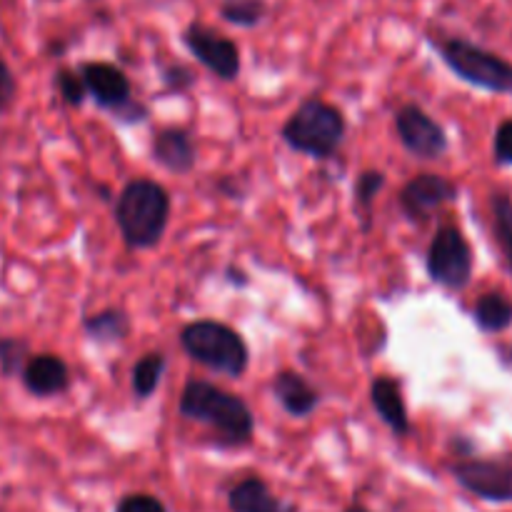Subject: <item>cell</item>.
<instances>
[{
	"instance_id": "2e32d148",
	"label": "cell",
	"mask_w": 512,
	"mask_h": 512,
	"mask_svg": "<svg viewBox=\"0 0 512 512\" xmlns=\"http://www.w3.org/2000/svg\"><path fill=\"white\" fill-rule=\"evenodd\" d=\"M228 508L233 512H298L293 503L275 498L260 478L240 480L228 493Z\"/></svg>"
},
{
	"instance_id": "484cf974",
	"label": "cell",
	"mask_w": 512,
	"mask_h": 512,
	"mask_svg": "<svg viewBox=\"0 0 512 512\" xmlns=\"http://www.w3.org/2000/svg\"><path fill=\"white\" fill-rule=\"evenodd\" d=\"M493 153L498 165H512V120H503L495 130Z\"/></svg>"
},
{
	"instance_id": "7402d4cb",
	"label": "cell",
	"mask_w": 512,
	"mask_h": 512,
	"mask_svg": "<svg viewBox=\"0 0 512 512\" xmlns=\"http://www.w3.org/2000/svg\"><path fill=\"white\" fill-rule=\"evenodd\" d=\"M268 15L265 0H223L220 3V18L238 28H255Z\"/></svg>"
},
{
	"instance_id": "5b68a950",
	"label": "cell",
	"mask_w": 512,
	"mask_h": 512,
	"mask_svg": "<svg viewBox=\"0 0 512 512\" xmlns=\"http://www.w3.org/2000/svg\"><path fill=\"white\" fill-rule=\"evenodd\" d=\"M440 58L465 83L498 95H512V63L498 53L463 38H445L438 43Z\"/></svg>"
},
{
	"instance_id": "83f0119b",
	"label": "cell",
	"mask_w": 512,
	"mask_h": 512,
	"mask_svg": "<svg viewBox=\"0 0 512 512\" xmlns=\"http://www.w3.org/2000/svg\"><path fill=\"white\" fill-rule=\"evenodd\" d=\"M15 90H18V83H15V75L10 70V65L5 63L3 55H0V110L8 108L15 98Z\"/></svg>"
},
{
	"instance_id": "9a60e30c",
	"label": "cell",
	"mask_w": 512,
	"mask_h": 512,
	"mask_svg": "<svg viewBox=\"0 0 512 512\" xmlns=\"http://www.w3.org/2000/svg\"><path fill=\"white\" fill-rule=\"evenodd\" d=\"M273 395L293 418H308L320 405V393L295 370H280L273 378Z\"/></svg>"
},
{
	"instance_id": "ba28073f",
	"label": "cell",
	"mask_w": 512,
	"mask_h": 512,
	"mask_svg": "<svg viewBox=\"0 0 512 512\" xmlns=\"http://www.w3.org/2000/svg\"><path fill=\"white\" fill-rule=\"evenodd\" d=\"M183 43L203 68H208L215 78L233 83L240 75V48L228 35L218 33L203 23H190L183 30Z\"/></svg>"
},
{
	"instance_id": "8992f818",
	"label": "cell",
	"mask_w": 512,
	"mask_h": 512,
	"mask_svg": "<svg viewBox=\"0 0 512 512\" xmlns=\"http://www.w3.org/2000/svg\"><path fill=\"white\" fill-rule=\"evenodd\" d=\"M80 75L88 88V98H93L98 108L108 110L125 123H138L148 118V108L133 100V85L118 65L100 63V60L83 63Z\"/></svg>"
},
{
	"instance_id": "ffe728a7",
	"label": "cell",
	"mask_w": 512,
	"mask_h": 512,
	"mask_svg": "<svg viewBox=\"0 0 512 512\" xmlns=\"http://www.w3.org/2000/svg\"><path fill=\"white\" fill-rule=\"evenodd\" d=\"M490 208H493L495 240H498L505 265L512 273V198L508 193H495L490 198Z\"/></svg>"
},
{
	"instance_id": "5bb4252c",
	"label": "cell",
	"mask_w": 512,
	"mask_h": 512,
	"mask_svg": "<svg viewBox=\"0 0 512 512\" xmlns=\"http://www.w3.org/2000/svg\"><path fill=\"white\" fill-rule=\"evenodd\" d=\"M370 403H373L375 413L380 415L385 425L393 430L398 438L410 435V415L408 405H405L403 388L395 378H375L370 383Z\"/></svg>"
},
{
	"instance_id": "4fadbf2b",
	"label": "cell",
	"mask_w": 512,
	"mask_h": 512,
	"mask_svg": "<svg viewBox=\"0 0 512 512\" xmlns=\"http://www.w3.org/2000/svg\"><path fill=\"white\" fill-rule=\"evenodd\" d=\"M153 160L163 165L165 170L175 175H188L195 168L198 150H195L193 138L183 128H163L153 138Z\"/></svg>"
},
{
	"instance_id": "9c48e42d",
	"label": "cell",
	"mask_w": 512,
	"mask_h": 512,
	"mask_svg": "<svg viewBox=\"0 0 512 512\" xmlns=\"http://www.w3.org/2000/svg\"><path fill=\"white\" fill-rule=\"evenodd\" d=\"M395 133L403 148L420 160H438L448 153L450 143L445 128L418 103H405L395 113Z\"/></svg>"
},
{
	"instance_id": "ac0fdd59",
	"label": "cell",
	"mask_w": 512,
	"mask_h": 512,
	"mask_svg": "<svg viewBox=\"0 0 512 512\" xmlns=\"http://www.w3.org/2000/svg\"><path fill=\"white\" fill-rule=\"evenodd\" d=\"M473 318L483 333H503L512 325V300L498 290L483 293L475 300Z\"/></svg>"
},
{
	"instance_id": "277c9868",
	"label": "cell",
	"mask_w": 512,
	"mask_h": 512,
	"mask_svg": "<svg viewBox=\"0 0 512 512\" xmlns=\"http://www.w3.org/2000/svg\"><path fill=\"white\" fill-rule=\"evenodd\" d=\"M180 345L195 363L228 378H240L250 365V350L243 335L218 320L188 323L180 333Z\"/></svg>"
},
{
	"instance_id": "3957f363",
	"label": "cell",
	"mask_w": 512,
	"mask_h": 512,
	"mask_svg": "<svg viewBox=\"0 0 512 512\" xmlns=\"http://www.w3.org/2000/svg\"><path fill=\"white\" fill-rule=\"evenodd\" d=\"M345 130L348 125L340 108L313 95L293 110L280 135L295 153L310 155L315 160H330L343 145Z\"/></svg>"
},
{
	"instance_id": "44dd1931",
	"label": "cell",
	"mask_w": 512,
	"mask_h": 512,
	"mask_svg": "<svg viewBox=\"0 0 512 512\" xmlns=\"http://www.w3.org/2000/svg\"><path fill=\"white\" fill-rule=\"evenodd\" d=\"M385 188V173L383 170H363L355 180V208H358L360 218H363V230H370V213H373L375 198L380 190Z\"/></svg>"
},
{
	"instance_id": "6da1fadb",
	"label": "cell",
	"mask_w": 512,
	"mask_h": 512,
	"mask_svg": "<svg viewBox=\"0 0 512 512\" xmlns=\"http://www.w3.org/2000/svg\"><path fill=\"white\" fill-rule=\"evenodd\" d=\"M180 415L215 430L220 445H248L255 433V418L248 403L208 380H188L180 395Z\"/></svg>"
},
{
	"instance_id": "4316f807",
	"label": "cell",
	"mask_w": 512,
	"mask_h": 512,
	"mask_svg": "<svg viewBox=\"0 0 512 512\" xmlns=\"http://www.w3.org/2000/svg\"><path fill=\"white\" fill-rule=\"evenodd\" d=\"M163 83L168 85V90H173V93H185V90L193 88L195 75L193 70L185 68V65H168V68H163Z\"/></svg>"
},
{
	"instance_id": "cb8c5ba5",
	"label": "cell",
	"mask_w": 512,
	"mask_h": 512,
	"mask_svg": "<svg viewBox=\"0 0 512 512\" xmlns=\"http://www.w3.org/2000/svg\"><path fill=\"white\" fill-rule=\"evenodd\" d=\"M30 348L25 340L20 338H3L0 340V370L3 375H15L23 370V365L28 363Z\"/></svg>"
},
{
	"instance_id": "d6986e66",
	"label": "cell",
	"mask_w": 512,
	"mask_h": 512,
	"mask_svg": "<svg viewBox=\"0 0 512 512\" xmlns=\"http://www.w3.org/2000/svg\"><path fill=\"white\" fill-rule=\"evenodd\" d=\"M165 368H168V360L163 353L153 350V353H145L138 363L133 365V373H130V388L138 400L153 398L155 390L160 388V380H163Z\"/></svg>"
},
{
	"instance_id": "30bf717a",
	"label": "cell",
	"mask_w": 512,
	"mask_h": 512,
	"mask_svg": "<svg viewBox=\"0 0 512 512\" xmlns=\"http://www.w3.org/2000/svg\"><path fill=\"white\" fill-rule=\"evenodd\" d=\"M458 200V185L438 173H420L400 190V210L415 225H425L443 205Z\"/></svg>"
},
{
	"instance_id": "8fae6325",
	"label": "cell",
	"mask_w": 512,
	"mask_h": 512,
	"mask_svg": "<svg viewBox=\"0 0 512 512\" xmlns=\"http://www.w3.org/2000/svg\"><path fill=\"white\" fill-rule=\"evenodd\" d=\"M453 478L475 498L512 503V465L498 460H460L450 468Z\"/></svg>"
},
{
	"instance_id": "d4e9b609",
	"label": "cell",
	"mask_w": 512,
	"mask_h": 512,
	"mask_svg": "<svg viewBox=\"0 0 512 512\" xmlns=\"http://www.w3.org/2000/svg\"><path fill=\"white\" fill-rule=\"evenodd\" d=\"M115 512H168V508H165L163 500H158L155 495L133 493L125 495V498L115 505Z\"/></svg>"
},
{
	"instance_id": "e0dca14e",
	"label": "cell",
	"mask_w": 512,
	"mask_h": 512,
	"mask_svg": "<svg viewBox=\"0 0 512 512\" xmlns=\"http://www.w3.org/2000/svg\"><path fill=\"white\" fill-rule=\"evenodd\" d=\"M83 330L100 345L120 343L130 335V318L123 308H105L83 320Z\"/></svg>"
},
{
	"instance_id": "7c38bea8",
	"label": "cell",
	"mask_w": 512,
	"mask_h": 512,
	"mask_svg": "<svg viewBox=\"0 0 512 512\" xmlns=\"http://www.w3.org/2000/svg\"><path fill=\"white\" fill-rule=\"evenodd\" d=\"M25 390L35 398H55L70 388V370L60 355L38 353L30 355L20 370Z\"/></svg>"
},
{
	"instance_id": "f1b7e54d",
	"label": "cell",
	"mask_w": 512,
	"mask_h": 512,
	"mask_svg": "<svg viewBox=\"0 0 512 512\" xmlns=\"http://www.w3.org/2000/svg\"><path fill=\"white\" fill-rule=\"evenodd\" d=\"M345 512H373V510H368L365 505H360V503H353Z\"/></svg>"
},
{
	"instance_id": "52a82bcc",
	"label": "cell",
	"mask_w": 512,
	"mask_h": 512,
	"mask_svg": "<svg viewBox=\"0 0 512 512\" xmlns=\"http://www.w3.org/2000/svg\"><path fill=\"white\" fill-rule=\"evenodd\" d=\"M425 268L433 283L448 290H463L473 278V248L463 230L455 225H443L430 240Z\"/></svg>"
},
{
	"instance_id": "603a6c76",
	"label": "cell",
	"mask_w": 512,
	"mask_h": 512,
	"mask_svg": "<svg viewBox=\"0 0 512 512\" xmlns=\"http://www.w3.org/2000/svg\"><path fill=\"white\" fill-rule=\"evenodd\" d=\"M55 88H58L60 98L68 105H73V108H80L85 103V98H88V88H85V80L80 75V70L75 73L70 68H58V73H55Z\"/></svg>"
},
{
	"instance_id": "7a4b0ae2",
	"label": "cell",
	"mask_w": 512,
	"mask_h": 512,
	"mask_svg": "<svg viewBox=\"0 0 512 512\" xmlns=\"http://www.w3.org/2000/svg\"><path fill=\"white\" fill-rule=\"evenodd\" d=\"M170 195L160 183L135 178L115 200V223L125 245L133 250H150L163 240L170 220Z\"/></svg>"
}]
</instances>
